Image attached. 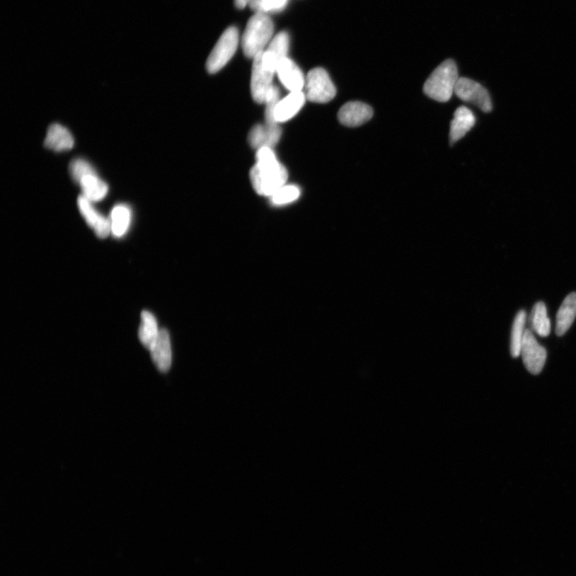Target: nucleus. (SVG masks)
I'll use <instances>...</instances> for the list:
<instances>
[{"instance_id":"1","label":"nucleus","mask_w":576,"mask_h":576,"mask_svg":"<svg viewBox=\"0 0 576 576\" xmlns=\"http://www.w3.org/2000/svg\"><path fill=\"white\" fill-rule=\"evenodd\" d=\"M256 159V164L250 171L251 185L259 195L271 197L279 189L286 185L287 171L279 162L272 149L257 150Z\"/></svg>"},{"instance_id":"2","label":"nucleus","mask_w":576,"mask_h":576,"mask_svg":"<svg viewBox=\"0 0 576 576\" xmlns=\"http://www.w3.org/2000/svg\"><path fill=\"white\" fill-rule=\"evenodd\" d=\"M459 79L456 63L452 59H447L427 78L424 86L425 93L434 100L447 102L454 93Z\"/></svg>"},{"instance_id":"3","label":"nucleus","mask_w":576,"mask_h":576,"mask_svg":"<svg viewBox=\"0 0 576 576\" xmlns=\"http://www.w3.org/2000/svg\"><path fill=\"white\" fill-rule=\"evenodd\" d=\"M274 24L265 13H255L248 21L242 39L243 50L248 58H254L265 51L272 41Z\"/></svg>"},{"instance_id":"4","label":"nucleus","mask_w":576,"mask_h":576,"mask_svg":"<svg viewBox=\"0 0 576 576\" xmlns=\"http://www.w3.org/2000/svg\"><path fill=\"white\" fill-rule=\"evenodd\" d=\"M277 69V64L265 50L253 58L250 91L256 103H265L267 96L272 88L273 77Z\"/></svg>"},{"instance_id":"5","label":"nucleus","mask_w":576,"mask_h":576,"mask_svg":"<svg viewBox=\"0 0 576 576\" xmlns=\"http://www.w3.org/2000/svg\"><path fill=\"white\" fill-rule=\"evenodd\" d=\"M238 45V30L230 27L220 36L217 44L213 48L207 60V70L214 74L221 70L234 56Z\"/></svg>"},{"instance_id":"6","label":"nucleus","mask_w":576,"mask_h":576,"mask_svg":"<svg viewBox=\"0 0 576 576\" xmlns=\"http://www.w3.org/2000/svg\"><path fill=\"white\" fill-rule=\"evenodd\" d=\"M305 96L312 103H326L333 100L336 88L327 71L316 67L309 71L306 77Z\"/></svg>"},{"instance_id":"7","label":"nucleus","mask_w":576,"mask_h":576,"mask_svg":"<svg viewBox=\"0 0 576 576\" xmlns=\"http://www.w3.org/2000/svg\"><path fill=\"white\" fill-rule=\"evenodd\" d=\"M454 93L461 100L474 104L483 113H490L493 110L491 97L485 88L473 79L459 77L456 85Z\"/></svg>"},{"instance_id":"8","label":"nucleus","mask_w":576,"mask_h":576,"mask_svg":"<svg viewBox=\"0 0 576 576\" xmlns=\"http://www.w3.org/2000/svg\"><path fill=\"white\" fill-rule=\"evenodd\" d=\"M521 357L524 366L532 375H538L547 359V351L538 344L530 329H526L521 347Z\"/></svg>"},{"instance_id":"9","label":"nucleus","mask_w":576,"mask_h":576,"mask_svg":"<svg viewBox=\"0 0 576 576\" xmlns=\"http://www.w3.org/2000/svg\"><path fill=\"white\" fill-rule=\"evenodd\" d=\"M373 116V110L367 104L352 101L342 106L338 113V120L341 125L355 127L363 125Z\"/></svg>"},{"instance_id":"10","label":"nucleus","mask_w":576,"mask_h":576,"mask_svg":"<svg viewBox=\"0 0 576 576\" xmlns=\"http://www.w3.org/2000/svg\"><path fill=\"white\" fill-rule=\"evenodd\" d=\"M280 82L286 89L292 91H301L305 87L306 78L301 69L292 59L287 57L282 60L277 69Z\"/></svg>"},{"instance_id":"11","label":"nucleus","mask_w":576,"mask_h":576,"mask_svg":"<svg viewBox=\"0 0 576 576\" xmlns=\"http://www.w3.org/2000/svg\"><path fill=\"white\" fill-rule=\"evenodd\" d=\"M78 206L82 216L91 229H93L96 234L100 238H106L112 232L111 222L110 219L104 217L98 212L91 205V201L83 196H79L78 199Z\"/></svg>"},{"instance_id":"12","label":"nucleus","mask_w":576,"mask_h":576,"mask_svg":"<svg viewBox=\"0 0 576 576\" xmlns=\"http://www.w3.org/2000/svg\"><path fill=\"white\" fill-rule=\"evenodd\" d=\"M281 129L278 125H257L250 130L248 136L251 148L259 150L262 148L272 149L281 137Z\"/></svg>"},{"instance_id":"13","label":"nucleus","mask_w":576,"mask_h":576,"mask_svg":"<svg viewBox=\"0 0 576 576\" xmlns=\"http://www.w3.org/2000/svg\"><path fill=\"white\" fill-rule=\"evenodd\" d=\"M149 351L158 369L163 372L168 371L171 365L173 355H171L170 336L167 330H159L157 339Z\"/></svg>"},{"instance_id":"14","label":"nucleus","mask_w":576,"mask_h":576,"mask_svg":"<svg viewBox=\"0 0 576 576\" xmlns=\"http://www.w3.org/2000/svg\"><path fill=\"white\" fill-rule=\"evenodd\" d=\"M306 100L307 98L303 91H292L277 104L275 111V120L279 124L292 119L304 107Z\"/></svg>"},{"instance_id":"15","label":"nucleus","mask_w":576,"mask_h":576,"mask_svg":"<svg viewBox=\"0 0 576 576\" xmlns=\"http://www.w3.org/2000/svg\"><path fill=\"white\" fill-rule=\"evenodd\" d=\"M476 124V117L470 109L459 107L454 113V119L451 122L450 142L452 145L465 137Z\"/></svg>"},{"instance_id":"16","label":"nucleus","mask_w":576,"mask_h":576,"mask_svg":"<svg viewBox=\"0 0 576 576\" xmlns=\"http://www.w3.org/2000/svg\"><path fill=\"white\" fill-rule=\"evenodd\" d=\"M45 146L54 151H69L74 146V139L66 127L54 124L48 128Z\"/></svg>"},{"instance_id":"17","label":"nucleus","mask_w":576,"mask_h":576,"mask_svg":"<svg viewBox=\"0 0 576 576\" xmlns=\"http://www.w3.org/2000/svg\"><path fill=\"white\" fill-rule=\"evenodd\" d=\"M576 317V293L572 292L563 300L556 315L555 333L565 335L572 327Z\"/></svg>"},{"instance_id":"18","label":"nucleus","mask_w":576,"mask_h":576,"mask_svg":"<svg viewBox=\"0 0 576 576\" xmlns=\"http://www.w3.org/2000/svg\"><path fill=\"white\" fill-rule=\"evenodd\" d=\"M78 183L81 187L83 197L91 202L102 200L108 192L107 183L98 177L96 171L83 176Z\"/></svg>"},{"instance_id":"19","label":"nucleus","mask_w":576,"mask_h":576,"mask_svg":"<svg viewBox=\"0 0 576 576\" xmlns=\"http://www.w3.org/2000/svg\"><path fill=\"white\" fill-rule=\"evenodd\" d=\"M156 318L151 312L144 311L141 314V324L139 330V340L150 350L159 333Z\"/></svg>"},{"instance_id":"20","label":"nucleus","mask_w":576,"mask_h":576,"mask_svg":"<svg viewBox=\"0 0 576 576\" xmlns=\"http://www.w3.org/2000/svg\"><path fill=\"white\" fill-rule=\"evenodd\" d=\"M132 219L130 208L124 205L115 206L111 214V229L114 236H124L129 229Z\"/></svg>"},{"instance_id":"21","label":"nucleus","mask_w":576,"mask_h":576,"mask_svg":"<svg viewBox=\"0 0 576 576\" xmlns=\"http://www.w3.org/2000/svg\"><path fill=\"white\" fill-rule=\"evenodd\" d=\"M531 329L541 337H547L551 333V322L548 317L546 305L538 302L533 307L529 318Z\"/></svg>"},{"instance_id":"22","label":"nucleus","mask_w":576,"mask_h":576,"mask_svg":"<svg viewBox=\"0 0 576 576\" xmlns=\"http://www.w3.org/2000/svg\"><path fill=\"white\" fill-rule=\"evenodd\" d=\"M526 313L525 311H519L514 318L512 330L511 354L513 358H518L521 352L523 340L525 334V324Z\"/></svg>"},{"instance_id":"23","label":"nucleus","mask_w":576,"mask_h":576,"mask_svg":"<svg viewBox=\"0 0 576 576\" xmlns=\"http://www.w3.org/2000/svg\"><path fill=\"white\" fill-rule=\"evenodd\" d=\"M288 49H289V35L285 32H281L270 42L265 51L278 67L281 61L287 57Z\"/></svg>"},{"instance_id":"24","label":"nucleus","mask_w":576,"mask_h":576,"mask_svg":"<svg viewBox=\"0 0 576 576\" xmlns=\"http://www.w3.org/2000/svg\"><path fill=\"white\" fill-rule=\"evenodd\" d=\"M299 188L295 185H284L270 198L274 205L280 206L292 203L299 199Z\"/></svg>"},{"instance_id":"25","label":"nucleus","mask_w":576,"mask_h":576,"mask_svg":"<svg viewBox=\"0 0 576 576\" xmlns=\"http://www.w3.org/2000/svg\"><path fill=\"white\" fill-rule=\"evenodd\" d=\"M287 0H250L249 5L255 13H269L283 10Z\"/></svg>"},{"instance_id":"26","label":"nucleus","mask_w":576,"mask_h":576,"mask_svg":"<svg viewBox=\"0 0 576 576\" xmlns=\"http://www.w3.org/2000/svg\"><path fill=\"white\" fill-rule=\"evenodd\" d=\"M280 91L277 87L275 86H272L271 90H270L266 100L265 102L266 105L265 110V120H266V125H278V122L275 119V108H277V104L280 102Z\"/></svg>"},{"instance_id":"27","label":"nucleus","mask_w":576,"mask_h":576,"mask_svg":"<svg viewBox=\"0 0 576 576\" xmlns=\"http://www.w3.org/2000/svg\"><path fill=\"white\" fill-rule=\"evenodd\" d=\"M96 171L91 164L82 159H76L70 164L71 175L76 183L82 179L86 175L93 173Z\"/></svg>"},{"instance_id":"28","label":"nucleus","mask_w":576,"mask_h":576,"mask_svg":"<svg viewBox=\"0 0 576 576\" xmlns=\"http://www.w3.org/2000/svg\"><path fill=\"white\" fill-rule=\"evenodd\" d=\"M250 0H235L236 7L238 9H243L248 4Z\"/></svg>"}]
</instances>
